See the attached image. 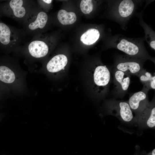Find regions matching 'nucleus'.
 <instances>
[{
  "label": "nucleus",
  "mask_w": 155,
  "mask_h": 155,
  "mask_svg": "<svg viewBox=\"0 0 155 155\" xmlns=\"http://www.w3.org/2000/svg\"><path fill=\"white\" fill-rule=\"evenodd\" d=\"M145 155H155V149H153L151 151L147 153Z\"/></svg>",
  "instance_id": "20"
},
{
  "label": "nucleus",
  "mask_w": 155,
  "mask_h": 155,
  "mask_svg": "<svg viewBox=\"0 0 155 155\" xmlns=\"http://www.w3.org/2000/svg\"><path fill=\"white\" fill-rule=\"evenodd\" d=\"M134 121L140 127L154 128L155 127V105L153 99L140 113L136 114Z\"/></svg>",
  "instance_id": "8"
},
{
  "label": "nucleus",
  "mask_w": 155,
  "mask_h": 155,
  "mask_svg": "<svg viewBox=\"0 0 155 155\" xmlns=\"http://www.w3.org/2000/svg\"><path fill=\"white\" fill-rule=\"evenodd\" d=\"M112 73L113 88L112 94L115 98H123L127 92L131 75L115 68L113 69Z\"/></svg>",
  "instance_id": "6"
},
{
  "label": "nucleus",
  "mask_w": 155,
  "mask_h": 155,
  "mask_svg": "<svg viewBox=\"0 0 155 155\" xmlns=\"http://www.w3.org/2000/svg\"><path fill=\"white\" fill-rule=\"evenodd\" d=\"M48 20L47 14L39 7L23 24V29L26 35L33 36L41 34L48 24Z\"/></svg>",
  "instance_id": "4"
},
{
  "label": "nucleus",
  "mask_w": 155,
  "mask_h": 155,
  "mask_svg": "<svg viewBox=\"0 0 155 155\" xmlns=\"http://www.w3.org/2000/svg\"><path fill=\"white\" fill-rule=\"evenodd\" d=\"M100 36V32L97 29L90 28L82 35L80 40L85 44L90 45L95 43L98 40Z\"/></svg>",
  "instance_id": "14"
},
{
  "label": "nucleus",
  "mask_w": 155,
  "mask_h": 155,
  "mask_svg": "<svg viewBox=\"0 0 155 155\" xmlns=\"http://www.w3.org/2000/svg\"><path fill=\"white\" fill-rule=\"evenodd\" d=\"M134 8V4L131 0H124L120 3L119 6V12L121 16L126 18L132 13Z\"/></svg>",
  "instance_id": "17"
},
{
  "label": "nucleus",
  "mask_w": 155,
  "mask_h": 155,
  "mask_svg": "<svg viewBox=\"0 0 155 155\" xmlns=\"http://www.w3.org/2000/svg\"><path fill=\"white\" fill-rule=\"evenodd\" d=\"M148 92L142 89L130 96L128 102L132 111L136 115L142 112L149 104Z\"/></svg>",
  "instance_id": "10"
},
{
  "label": "nucleus",
  "mask_w": 155,
  "mask_h": 155,
  "mask_svg": "<svg viewBox=\"0 0 155 155\" xmlns=\"http://www.w3.org/2000/svg\"><path fill=\"white\" fill-rule=\"evenodd\" d=\"M26 35L23 29L5 24L0 19V47L3 49L16 52Z\"/></svg>",
  "instance_id": "2"
},
{
  "label": "nucleus",
  "mask_w": 155,
  "mask_h": 155,
  "mask_svg": "<svg viewBox=\"0 0 155 155\" xmlns=\"http://www.w3.org/2000/svg\"><path fill=\"white\" fill-rule=\"evenodd\" d=\"M143 85V89L147 91L155 89V76L144 69H142L137 76Z\"/></svg>",
  "instance_id": "13"
},
{
  "label": "nucleus",
  "mask_w": 155,
  "mask_h": 155,
  "mask_svg": "<svg viewBox=\"0 0 155 155\" xmlns=\"http://www.w3.org/2000/svg\"><path fill=\"white\" fill-rule=\"evenodd\" d=\"M57 18L59 22L64 25H69L76 21L77 17L73 12H68L64 9L59 10L57 14Z\"/></svg>",
  "instance_id": "16"
},
{
  "label": "nucleus",
  "mask_w": 155,
  "mask_h": 155,
  "mask_svg": "<svg viewBox=\"0 0 155 155\" xmlns=\"http://www.w3.org/2000/svg\"><path fill=\"white\" fill-rule=\"evenodd\" d=\"M38 8L36 1L8 0L0 3V16L10 18L23 24Z\"/></svg>",
  "instance_id": "1"
},
{
  "label": "nucleus",
  "mask_w": 155,
  "mask_h": 155,
  "mask_svg": "<svg viewBox=\"0 0 155 155\" xmlns=\"http://www.w3.org/2000/svg\"><path fill=\"white\" fill-rule=\"evenodd\" d=\"M117 47L131 57L141 59H150L145 51L134 43L126 39L121 40L117 44Z\"/></svg>",
  "instance_id": "9"
},
{
  "label": "nucleus",
  "mask_w": 155,
  "mask_h": 155,
  "mask_svg": "<svg viewBox=\"0 0 155 155\" xmlns=\"http://www.w3.org/2000/svg\"><path fill=\"white\" fill-rule=\"evenodd\" d=\"M108 113L126 122L134 121L132 111L128 101L110 99L106 102Z\"/></svg>",
  "instance_id": "5"
},
{
  "label": "nucleus",
  "mask_w": 155,
  "mask_h": 155,
  "mask_svg": "<svg viewBox=\"0 0 155 155\" xmlns=\"http://www.w3.org/2000/svg\"><path fill=\"white\" fill-rule=\"evenodd\" d=\"M155 42L154 40L152 41L150 43V45L151 47L154 50L155 49Z\"/></svg>",
  "instance_id": "19"
},
{
  "label": "nucleus",
  "mask_w": 155,
  "mask_h": 155,
  "mask_svg": "<svg viewBox=\"0 0 155 155\" xmlns=\"http://www.w3.org/2000/svg\"><path fill=\"white\" fill-rule=\"evenodd\" d=\"M80 7L82 11L85 14L90 13L93 9V5L92 0H82L81 1Z\"/></svg>",
  "instance_id": "18"
},
{
  "label": "nucleus",
  "mask_w": 155,
  "mask_h": 155,
  "mask_svg": "<svg viewBox=\"0 0 155 155\" xmlns=\"http://www.w3.org/2000/svg\"><path fill=\"white\" fill-rule=\"evenodd\" d=\"M49 37L41 34L33 36L31 40L22 45L16 52H21L25 56L34 59H38L46 56L49 49Z\"/></svg>",
  "instance_id": "3"
},
{
  "label": "nucleus",
  "mask_w": 155,
  "mask_h": 155,
  "mask_svg": "<svg viewBox=\"0 0 155 155\" xmlns=\"http://www.w3.org/2000/svg\"><path fill=\"white\" fill-rule=\"evenodd\" d=\"M142 59L130 58H123L116 61L114 68L127 73L137 76L143 69Z\"/></svg>",
  "instance_id": "7"
},
{
  "label": "nucleus",
  "mask_w": 155,
  "mask_h": 155,
  "mask_svg": "<svg viewBox=\"0 0 155 155\" xmlns=\"http://www.w3.org/2000/svg\"><path fill=\"white\" fill-rule=\"evenodd\" d=\"M67 63L66 56L63 54L56 55L53 57L48 62L46 68L49 72H57L63 69Z\"/></svg>",
  "instance_id": "12"
},
{
  "label": "nucleus",
  "mask_w": 155,
  "mask_h": 155,
  "mask_svg": "<svg viewBox=\"0 0 155 155\" xmlns=\"http://www.w3.org/2000/svg\"><path fill=\"white\" fill-rule=\"evenodd\" d=\"M93 78L96 86L103 88L108 92L111 82V74L110 70L106 66L96 67L94 70Z\"/></svg>",
  "instance_id": "11"
},
{
  "label": "nucleus",
  "mask_w": 155,
  "mask_h": 155,
  "mask_svg": "<svg viewBox=\"0 0 155 155\" xmlns=\"http://www.w3.org/2000/svg\"><path fill=\"white\" fill-rule=\"evenodd\" d=\"M16 79V76L12 70L7 66H0V80L6 84L13 83Z\"/></svg>",
  "instance_id": "15"
},
{
  "label": "nucleus",
  "mask_w": 155,
  "mask_h": 155,
  "mask_svg": "<svg viewBox=\"0 0 155 155\" xmlns=\"http://www.w3.org/2000/svg\"><path fill=\"white\" fill-rule=\"evenodd\" d=\"M2 119V117L0 116V121H1Z\"/></svg>",
  "instance_id": "21"
}]
</instances>
